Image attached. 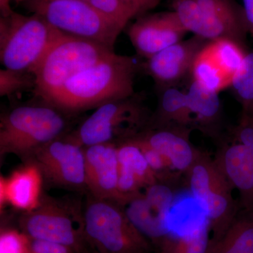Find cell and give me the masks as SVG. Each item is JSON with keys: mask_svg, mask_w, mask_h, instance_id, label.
Listing matches in <instances>:
<instances>
[{"mask_svg": "<svg viewBox=\"0 0 253 253\" xmlns=\"http://www.w3.org/2000/svg\"><path fill=\"white\" fill-rule=\"evenodd\" d=\"M194 126L205 132L216 131L221 115L219 92L193 81L186 91Z\"/></svg>", "mask_w": 253, "mask_h": 253, "instance_id": "44dd1931", "label": "cell"}, {"mask_svg": "<svg viewBox=\"0 0 253 253\" xmlns=\"http://www.w3.org/2000/svg\"><path fill=\"white\" fill-rule=\"evenodd\" d=\"M125 4L135 13L136 16L144 14L150 9H154L161 0H123Z\"/></svg>", "mask_w": 253, "mask_h": 253, "instance_id": "d6a6232c", "label": "cell"}, {"mask_svg": "<svg viewBox=\"0 0 253 253\" xmlns=\"http://www.w3.org/2000/svg\"><path fill=\"white\" fill-rule=\"evenodd\" d=\"M187 33L173 11L141 16L126 31L136 54L145 59L183 41Z\"/></svg>", "mask_w": 253, "mask_h": 253, "instance_id": "8fae6325", "label": "cell"}, {"mask_svg": "<svg viewBox=\"0 0 253 253\" xmlns=\"http://www.w3.org/2000/svg\"><path fill=\"white\" fill-rule=\"evenodd\" d=\"M191 19L194 35L208 41L229 39L242 44L249 32L244 9L233 0H195Z\"/></svg>", "mask_w": 253, "mask_h": 253, "instance_id": "9c48e42d", "label": "cell"}, {"mask_svg": "<svg viewBox=\"0 0 253 253\" xmlns=\"http://www.w3.org/2000/svg\"><path fill=\"white\" fill-rule=\"evenodd\" d=\"M138 134L162 155L175 172L186 174L201 153L189 140V128L145 129Z\"/></svg>", "mask_w": 253, "mask_h": 253, "instance_id": "2e32d148", "label": "cell"}, {"mask_svg": "<svg viewBox=\"0 0 253 253\" xmlns=\"http://www.w3.org/2000/svg\"><path fill=\"white\" fill-rule=\"evenodd\" d=\"M26 7L66 34L114 49L125 27L101 14L85 0H27Z\"/></svg>", "mask_w": 253, "mask_h": 253, "instance_id": "8992f818", "label": "cell"}, {"mask_svg": "<svg viewBox=\"0 0 253 253\" xmlns=\"http://www.w3.org/2000/svg\"><path fill=\"white\" fill-rule=\"evenodd\" d=\"M186 174L190 191L209 222L212 233L210 241H216L225 232L241 208L233 197L234 189L215 160L203 152Z\"/></svg>", "mask_w": 253, "mask_h": 253, "instance_id": "52a82bcc", "label": "cell"}, {"mask_svg": "<svg viewBox=\"0 0 253 253\" xmlns=\"http://www.w3.org/2000/svg\"><path fill=\"white\" fill-rule=\"evenodd\" d=\"M26 246L22 236L14 231H4L0 236V253H26Z\"/></svg>", "mask_w": 253, "mask_h": 253, "instance_id": "4dcf8cb0", "label": "cell"}, {"mask_svg": "<svg viewBox=\"0 0 253 253\" xmlns=\"http://www.w3.org/2000/svg\"><path fill=\"white\" fill-rule=\"evenodd\" d=\"M209 42L196 56L191 73L193 81L208 89L219 92L228 86H231L232 78L224 72L217 60L214 59Z\"/></svg>", "mask_w": 253, "mask_h": 253, "instance_id": "603a6c76", "label": "cell"}, {"mask_svg": "<svg viewBox=\"0 0 253 253\" xmlns=\"http://www.w3.org/2000/svg\"><path fill=\"white\" fill-rule=\"evenodd\" d=\"M151 116L144 95L134 94L100 106L66 139L83 147L130 139L147 127Z\"/></svg>", "mask_w": 253, "mask_h": 253, "instance_id": "5b68a950", "label": "cell"}, {"mask_svg": "<svg viewBox=\"0 0 253 253\" xmlns=\"http://www.w3.org/2000/svg\"><path fill=\"white\" fill-rule=\"evenodd\" d=\"M117 145L119 163L118 202L123 204L140 194L143 188L146 189L160 181L141 149L131 138Z\"/></svg>", "mask_w": 253, "mask_h": 253, "instance_id": "9a60e30c", "label": "cell"}, {"mask_svg": "<svg viewBox=\"0 0 253 253\" xmlns=\"http://www.w3.org/2000/svg\"><path fill=\"white\" fill-rule=\"evenodd\" d=\"M73 212L53 203H44L26 212L23 224L33 239L43 240L69 247L76 244L77 236Z\"/></svg>", "mask_w": 253, "mask_h": 253, "instance_id": "5bb4252c", "label": "cell"}, {"mask_svg": "<svg viewBox=\"0 0 253 253\" xmlns=\"http://www.w3.org/2000/svg\"><path fill=\"white\" fill-rule=\"evenodd\" d=\"M131 139L135 141L141 149L148 164L157 176L160 182L166 183L169 179H172L173 172L175 171L162 155L151 147L139 134L133 136Z\"/></svg>", "mask_w": 253, "mask_h": 253, "instance_id": "83f0119b", "label": "cell"}, {"mask_svg": "<svg viewBox=\"0 0 253 253\" xmlns=\"http://www.w3.org/2000/svg\"><path fill=\"white\" fill-rule=\"evenodd\" d=\"M210 233L209 222L206 218L190 232L181 235L169 234L160 246L161 253H206Z\"/></svg>", "mask_w": 253, "mask_h": 253, "instance_id": "cb8c5ba5", "label": "cell"}, {"mask_svg": "<svg viewBox=\"0 0 253 253\" xmlns=\"http://www.w3.org/2000/svg\"><path fill=\"white\" fill-rule=\"evenodd\" d=\"M134 58L113 52L68 80L46 100L70 116L135 94Z\"/></svg>", "mask_w": 253, "mask_h": 253, "instance_id": "6da1fadb", "label": "cell"}, {"mask_svg": "<svg viewBox=\"0 0 253 253\" xmlns=\"http://www.w3.org/2000/svg\"><path fill=\"white\" fill-rule=\"evenodd\" d=\"M208 42L196 36L183 40L146 59L141 68L160 89L172 86L191 73L196 56Z\"/></svg>", "mask_w": 253, "mask_h": 253, "instance_id": "7c38bea8", "label": "cell"}, {"mask_svg": "<svg viewBox=\"0 0 253 253\" xmlns=\"http://www.w3.org/2000/svg\"><path fill=\"white\" fill-rule=\"evenodd\" d=\"M38 100V103L19 105L1 113V156H33L42 146L62 137L67 128L68 115L43 100Z\"/></svg>", "mask_w": 253, "mask_h": 253, "instance_id": "7a4b0ae2", "label": "cell"}, {"mask_svg": "<svg viewBox=\"0 0 253 253\" xmlns=\"http://www.w3.org/2000/svg\"><path fill=\"white\" fill-rule=\"evenodd\" d=\"M210 47L224 72L231 78L241 66L246 53L239 43L229 39L210 41Z\"/></svg>", "mask_w": 253, "mask_h": 253, "instance_id": "d4e9b609", "label": "cell"}, {"mask_svg": "<svg viewBox=\"0 0 253 253\" xmlns=\"http://www.w3.org/2000/svg\"><path fill=\"white\" fill-rule=\"evenodd\" d=\"M86 186L94 198L118 203V145L105 143L84 148Z\"/></svg>", "mask_w": 253, "mask_h": 253, "instance_id": "4fadbf2b", "label": "cell"}, {"mask_svg": "<svg viewBox=\"0 0 253 253\" xmlns=\"http://www.w3.org/2000/svg\"><path fill=\"white\" fill-rule=\"evenodd\" d=\"M101 14L126 28L136 15L123 0H85Z\"/></svg>", "mask_w": 253, "mask_h": 253, "instance_id": "f546056e", "label": "cell"}, {"mask_svg": "<svg viewBox=\"0 0 253 253\" xmlns=\"http://www.w3.org/2000/svg\"><path fill=\"white\" fill-rule=\"evenodd\" d=\"M214 160L239 192L240 208L253 210V149L235 141L224 146Z\"/></svg>", "mask_w": 253, "mask_h": 253, "instance_id": "e0dca14e", "label": "cell"}, {"mask_svg": "<svg viewBox=\"0 0 253 253\" xmlns=\"http://www.w3.org/2000/svg\"><path fill=\"white\" fill-rule=\"evenodd\" d=\"M206 253H253V210L240 208L223 235L209 241Z\"/></svg>", "mask_w": 253, "mask_h": 253, "instance_id": "ffe728a7", "label": "cell"}, {"mask_svg": "<svg viewBox=\"0 0 253 253\" xmlns=\"http://www.w3.org/2000/svg\"><path fill=\"white\" fill-rule=\"evenodd\" d=\"M62 32L39 15L13 11L0 18V61L5 68L31 72Z\"/></svg>", "mask_w": 253, "mask_h": 253, "instance_id": "277c9868", "label": "cell"}, {"mask_svg": "<svg viewBox=\"0 0 253 253\" xmlns=\"http://www.w3.org/2000/svg\"><path fill=\"white\" fill-rule=\"evenodd\" d=\"M16 1V2H25V1H27V0H12V1Z\"/></svg>", "mask_w": 253, "mask_h": 253, "instance_id": "8d00e7d4", "label": "cell"}, {"mask_svg": "<svg viewBox=\"0 0 253 253\" xmlns=\"http://www.w3.org/2000/svg\"><path fill=\"white\" fill-rule=\"evenodd\" d=\"M31 249L32 253H68L66 246L39 239H33Z\"/></svg>", "mask_w": 253, "mask_h": 253, "instance_id": "1f68e13d", "label": "cell"}, {"mask_svg": "<svg viewBox=\"0 0 253 253\" xmlns=\"http://www.w3.org/2000/svg\"><path fill=\"white\" fill-rule=\"evenodd\" d=\"M231 87L243 106V113L253 106V51L246 53L241 66L234 74Z\"/></svg>", "mask_w": 253, "mask_h": 253, "instance_id": "484cf974", "label": "cell"}, {"mask_svg": "<svg viewBox=\"0 0 253 253\" xmlns=\"http://www.w3.org/2000/svg\"><path fill=\"white\" fill-rule=\"evenodd\" d=\"M113 52L102 44L61 33L32 71L36 78L33 94L46 101L68 80Z\"/></svg>", "mask_w": 253, "mask_h": 253, "instance_id": "3957f363", "label": "cell"}, {"mask_svg": "<svg viewBox=\"0 0 253 253\" xmlns=\"http://www.w3.org/2000/svg\"><path fill=\"white\" fill-rule=\"evenodd\" d=\"M11 1L12 0H0V11L1 16H7L14 11L11 8Z\"/></svg>", "mask_w": 253, "mask_h": 253, "instance_id": "e575fe53", "label": "cell"}, {"mask_svg": "<svg viewBox=\"0 0 253 253\" xmlns=\"http://www.w3.org/2000/svg\"><path fill=\"white\" fill-rule=\"evenodd\" d=\"M243 2L248 30L253 37V0H243Z\"/></svg>", "mask_w": 253, "mask_h": 253, "instance_id": "836d02e7", "label": "cell"}, {"mask_svg": "<svg viewBox=\"0 0 253 253\" xmlns=\"http://www.w3.org/2000/svg\"><path fill=\"white\" fill-rule=\"evenodd\" d=\"M87 235L111 253H141L147 248L146 238L136 229L121 204L94 198L84 214Z\"/></svg>", "mask_w": 253, "mask_h": 253, "instance_id": "ba28073f", "label": "cell"}, {"mask_svg": "<svg viewBox=\"0 0 253 253\" xmlns=\"http://www.w3.org/2000/svg\"><path fill=\"white\" fill-rule=\"evenodd\" d=\"M243 114L249 115V116H251V117L253 118V106L252 108H251V109L249 110V111H248L247 113H243Z\"/></svg>", "mask_w": 253, "mask_h": 253, "instance_id": "d590c367", "label": "cell"}, {"mask_svg": "<svg viewBox=\"0 0 253 253\" xmlns=\"http://www.w3.org/2000/svg\"><path fill=\"white\" fill-rule=\"evenodd\" d=\"M43 177L58 186H86L84 147L61 137L42 146L33 155Z\"/></svg>", "mask_w": 253, "mask_h": 253, "instance_id": "30bf717a", "label": "cell"}, {"mask_svg": "<svg viewBox=\"0 0 253 253\" xmlns=\"http://www.w3.org/2000/svg\"><path fill=\"white\" fill-rule=\"evenodd\" d=\"M43 175L36 163L15 171L9 177L0 179V207L9 204L21 211L31 212L41 204Z\"/></svg>", "mask_w": 253, "mask_h": 253, "instance_id": "ac0fdd59", "label": "cell"}, {"mask_svg": "<svg viewBox=\"0 0 253 253\" xmlns=\"http://www.w3.org/2000/svg\"><path fill=\"white\" fill-rule=\"evenodd\" d=\"M121 206L136 229L145 238L156 243L159 247L171 234L167 222L156 214L144 194L140 193Z\"/></svg>", "mask_w": 253, "mask_h": 253, "instance_id": "7402d4cb", "label": "cell"}, {"mask_svg": "<svg viewBox=\"0 0 253 253\" xmlns=\"http://www.w3.org/2000/svg\"><path fill=\"white\" fill-rule=\"evenodd\" d=\"M144 194L156 214L168 222L173 202L172 190L165 183L158 182L146 188Z\"/></svg>", "mask_w": 253, "mask_h": 253, "instance_id": "f1b7e54d", "label": "cell"}, {"mask_svg": "<svg viewBox=\"0 0 253 253\" xmlns=\"http://www.w3.org/2000/svg\"><path fill=\"white\" fill-rule=\"evenodd\" d=\"M157 109L150 118L146 129L194 126L192 115L186 92L173 86L161 89Z\"/></svg>", "mask_w": 253, "mask_h": 253, "instance_id": "d6986e66", "label": "cell"}, {"mask_svg": "<svg viewBox=\"0 0 253 253\" xmlns=\"http://www.w3.org/2000/svg\"><path fill=\"white\" fill-rule=\"evenodd\" d=\"M36 87V78L29 71L0 70V96L14 98L26 91H33Z\"/></svg>", "mask_w": 253, "mask_h": 253, "instance_id": "4316f807", "label": "cell"}]
</instances>
